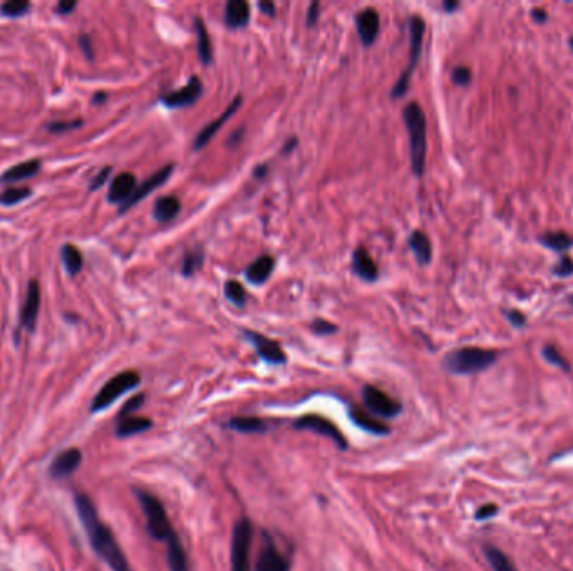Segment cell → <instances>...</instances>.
Segmentation results:
<instances>
[{"mask_svg": "<svg viewBox=\"0 0 573 571\" xmlns=\"http://www.w3.org/2000/svg\"><path fill=\"white\" fill-rule=\"evenodd\" d=\"M250 22V5L245 0H230L225 7V24L230 29H242Z\"/></svg>", "mask_w": 573, "mask_h": 571, "instance_id": "cell-20", "label": "cell"}, {"mask_svg": "<svg viewBox=\"0 0 573 571\" xmlns=\"http://www.w3.org/2000/svg\"><path fill=\"white\" fill-rule=\"evenodd\" d=\"M109 173H111V167H104V170L101 171L100 174H97L96 178H94V181L91 183V191H94V189H97V188H101L102 185H104V181L108 180V176H109Z\"/></svg>", "mask_w": 573, "mask_h": 571, "instance_id": "cell-45", "label": "cell"}, {"mask_svg": "<svg viewBox=\"0 0 573 571\" xmlns=\"http://www.w3.org/2000/svg\"><path fill=\"white\" fill-rule=\"evenodd\" d=\"M253 528L246 517L237 521L231 533V571H250Z\"/></svg>", "mask_w": 573, "mask_h": 571, "instance_id": "cell-7", "label": "cell"}, {"mask_svg": "<svg viewBox=\"0 0 573 571\" xmlns=\"http://www.w3.org/2000/svg\"><path fill=\"white\" fill-rule=\"evenodd\" d=\"M245 338H248L250 342L255 347L257 353L268 364H285L287 356L283 352L282 347L279 345V342L272 340V338L265 337V335L252 332V330H245Z\"/></svg>", "mask_w": 573, "mask_h": 571, "instance_id": "cell-10", "label": "cell"}, {"mask_svg": "<svg viewBox=\"0 0 573 571\" xmlns=\"http://www.w3.org/2000/svg\"><path fill=\"white\" fill-rule=\"evenodd\" d=\"M257 571H288V561L275 544L267 541L258 553Z\"/></svg>", "mask_w": 573, "mask_h": 571, "instance_id": "cell-17", "label": "cell"}, {"mask_svg": "<svg viewBox=\"0 0 573 571\" xmlns=\"http://www.w3.org/2000/svg\"><path fill=\"white\" fill-rule=\"evenodd\" d=\"M498 356L496 352L480 347H461L453 350L446 356L445 367L451 374L469 375L476 372L487 371L496 362Z\"/></svg>", "mask_w": 573, "mask_h": 571, "instance_id": "cell-3", "label": "cell"}, {"mask_svg": "<svg viewBox=\"0 0 573 571\" xmlns=\"http://www.w3.org/2000/svg\"><path fill=\"white\" fill-rule=\"evenodd\" d=\"M62 261L69 275H78L82 268V255L74 245L62 246Z\"/></svg>", "mask_w": 573, "mask_h": 571, "instance_id": "cell-31", "label": "cell"}, {"mask_svg": "<svg viewBox=\"0 0 573 571\" xmlns=\"http://www.w3.org/2000/svg\"><path fill=\"white\" fill-rule=\"evenodd\" d=\"M144 404V394H138V395H132L131 399L126 402V404L123 406V409H121L119 416L117 417H128V416H132V414L136 412V410L139 409Z\"/></svg>", "mask_w": 573, "mask_h": 571, "instance_id": "cell-38", "label": "cell"}, {"mask_svg": "<svg viewBox=\"0 0 573 571\" xmlns=\"http://www.w3.org/2000/svg\"><path fill=\"white\" fill-rule=\"evenodd\" d=\"M39 170H40L39 159H30V161L19 163V165L12 166L10 170H7L5 173L0 176V181L2 183L22 181V180H25V178H32L34 174H37V171Z\"/></svg>", "mask_w": 573, "mask_h": 571, "instance_id": "cell-24", "label": "cell"}, {"mask_svg": "<svg viewBox=\"0 0 573 571\" xmlns=\"http://www.w3.org/2000/svg\"><path fill=\"white\" fill-rule=\"evenodd\" d=\"M229 428L233 429V431L242 432V434H255V432H264L267 429V422L261 421L258 417H233L229 422Z\"/></svg>", "mask_w": 573, "mask_h": 571, "instance_id": "cell-30", "label": "cell"}, {"mask_svg": "<svg viewBox=\"0 0 573 571\" xmlns=\"http://www.w3.org/2000/svg\"><path fill=\"white\" fill-rule=\"evenodd\" d=\"M265 171H267V166H261V167H257L255 170V176L257 178H264L265 176Z\"/></svg>", "mask_w": 573, "mask_h": 571, "instance_id": "cell-51", "label": "cell"}, {"mask_svg": "<svg viewBox=\"0 0 573 571\" xmlns=\"http://www.w3.org/2000/svg\"><path fill=\"white\" fill-rule=\"evenodd\" d=\"M74 7H75V2H66V0H64V2H60L58 5V12L59 14H69L71 10H74Z\"/></svg>", "mask_w": 573, "mask_h": 571, "instance_id": "cell-48", "label": "cell"}, {"mask_svg": "<svg viewBox=\"0 0 573 571\" xmlns=\"http://www.w3.org/2000/svg\"><path fill=\"white\" fill-rule=\"evenodd\" d=\"M139 504H141L144 516H146V528L151 538L158 539V541H168L174 535L172 523H169L168 515H166L165 506L153 494L146 493V491H136Z\"/></svg>", "mask_w": 573, "mask_h": 571, "instance_id": "cell-4", "label": "cell"}, {"mask_svg": "<svg viewBox=\"0 0 573 571\" xmlns=\"http://www.w3.org/2000/svg\"><path fill=\"white\" fill-rule=\"evenodd\" d=\"M203 260L204 258L201 251H188L183 258V264H181V273L185 277L195 275L201 268V265H203Z\"/></svg>", "mask_w": 573, "mask_h": 571, "instance_id": "cell-34", "label": "cell"}, {"mask_svg": "<svg viewBox=\"0 0 573 571\" xmlns=\"http://www.w3.org/2000/svg\"><path fill=\"white\" fill-rule=\"evenodd\" d=\"M104 99H106L104 93H100V94H97V96H96V99H94V102H97V101H104Z\"/></svg>", "mask_w": 573, "mask_h": 571, "instance_id": "cell-53", "label": "cell"}, {"mask_svg": "<svg viewBox=\"0 0 573 571\" xmlns=\"http://www.w3.org/2000/svg\"><path fill=\"white\" fill-rule=\"evenodd\" d=\"M355 25H358V34L362 40V44L373 45L374 40L377 39L379 29H381V19L375 9H364L360 10L355 17Z\"/></svg>", "mask_w": 573, "mask_h": 571, "instance_id": "cell-16", "label": "cell"}, {"mask_svg": "<svg viewBox=\"0 0 573 571\" xmlns=\"http://www.w3.org/2000/svg\"><path fill=\"white\" fill-rule=\"evenodd\" d=\"M225 295L233 305L244 307L246 303V292L244 285L237 280H229L225 283Z\"/></svg>", "mask_w": 573, "mask_h": 571, "instance_id": "cell-33", "label": "cell"}, {"mask_svg": "<svg viewBox=\"0 0 573 571\" xmlns=\"http://www.w3.org/2000/svg\"><path fill=\"white\" fill-rule=\"evenodd\" d=\"M541 243L548 248L555 251H567L570 246H573V238L568 237L563 231H555V233H546L540 238Z\"/></svg>", "mask_w": 573, "mask_h": 571, "instance_id": "cell-32", "label": "cell"}, {"mask_svg": "<svg viewBox=\"0 0 573 571\" xmlns=\"http://www.w3.org/2000/svg\"><path fill=\"white\" fill-rule=\"evenodd\" d=\"M409 246L414 251L417 261L421 265H428L432 258V246L430 238L424 231H412L411 237H409Z\"/></svg>", "mask_w": 573, "mask_h": 571, "instance_id": "cell-26", "label": "cell"}, {"mask_svg": "<svg viewBox=\"0 0 573 571\" xmlns=\"http://www.w3.org/2000/svg\"><path fill=\"white\" fill-rule=\"evenodd\" d=\"M572 45H573V39H572Z\"/></svg>", "mask_w": 573, "mask_h": 571, "instance_id": "cell-54", "label": "cell"}, {"mask_svg": "<svg viewBox=\"0 0 573 571\" xmlns=\"http://www.w3.org/2000/svg\"><path fill=\"white\" fill-rule=\"evenodd\" d=\"M151 426H153V422H151L148 417H136V416L117 417L116 436L117 437L135 436V434L148 431Z\"/></svg>", "mask_w": 573, "mask_h": 571, "instance_id": "cell-22", "label": "cell"}, {"mask_svg": "<svg viewBox=\"0 0 573 571\" xmlns=\"http://www.w3.org/2000/svg\"><path fill=\"white\" fill-rule=\"evenodd\" d=\"M139 382H141V375L136 371H124L121 372V374L115 375L102 386L100 392H97L93 404H91V410H93V412L104 410L106 407H109L113 402H116L121 395L132 391L135 387H138Z\"/></svg>", "mask_w": 573, "mask_h": 571, "instance_id": "cell-6", "label": "cell"}, {"mask_svg": "<svg viewBox=\"0 0 573 571\" xmlns=\"http://www.w3.org/2000/svg\"><path fill=\"white\" fill-rule=\"evenodd\" d=\"M312 330L318 335H329V334H334L337 330V327L334 325V323H330L327 321H322V318H317V321L312 322Z\"/></svg>", "mask_w": 573, "mask_h": 571, "instance_id": "cell-40", "label": "cell"}, {"mask_svg": "<svg viewBox=\"0 0 573 571\" xmlns=\"http://www.w3.org/2000/svg\"><path fill=\"white\" fill-rule=\"evenodd\" d=\"M362 399L369 412L384 419H393L401 412V404L386 394L384 391L374 386H366L362 389Z\"/></svg>", "mask_w": 573, "mask_h": 571, "instance_id": "cell-8", "label": "cell"}, {"mask_svg": "<svg viewBox=\"0 0 573 571\" xmlns=\"http://www.w3.org/2000/svg\"><path fill=\"white\" fill-rule=\"evenodd\" d=\"M74 504L91 546L96 551L97 557L113 571H132L111 530L100 520L96 506L91 501V498L86 494H75Z\"/></svg>", "mask_w": 573, "mask_h": 571, "instance_id": "cell-1", "label": "cell"}, {"mask_svg": "<svg viewBox=\"0 0 573 571\" xmlns=\"http://www.w3.org/2000/svg\"><path fill=\"white\" fill-rule=\"evenodd\" d=\"M543 356L552 365H557V367L563 369V371H568V369H570V365H568L567 360H565V357L561 356L559 350L553 347V345H546V347H543Z\"/></svg>", "mask_w": 573, "mask_h": 571, "instance_id": "cell-37", "label": "cell"}, {"mask_svg": "<svg viewBox=\"0 0 573 571\" xmlns=\"http://www.w3.org/2000/svg\"><path fill=\"white\" fill-rule=\"evenodd\" d=\"M273 266H275V260H273L270 255H264V257L257 258L253 264L248 265L245 275L252 283H264V281L272 275Z\"/></svg>", "mask_w": 573, "mask_h": 571, "instance_id": "cell-23", "label": "cell"}, {"mask_svg": "<svg viewBox=\"0 0 573 571\" xmlns=\"http://www.w3.org/2000/svg\"><path fill=\"white\" fill-rule=\"evenodd\" d=\"M30 9V3L25 2V0H10V2H5L0 10H2L3 15L7 17H21Z\"/></svg>", "mask_w": 573, "mask_h": 571, "instance_id": "cell-36", "label": "cell"}, {"mask_svg": "<svg viewBox=\"0 0 573 571\" xmlns=\"http://www.w3.org/2000/svg\"><path fill=\"white\" fill-rule=\"evenodd\" d=\"M451 78H453V82L458 84V86H468L471 82V71L465 66H459L453 71Z\"/></svg>", "mask_w": 573, "mask_h": 571, "instance_id": "cell-39", "label": "cell"}, {"mask_svg": "<svg viewBox=\"0 0 573 571\" xmlns=\"http://www.w3.org/2000/svg\"><path fill=\"white\" fill-rule=\"evenodd\" d=\"M40 308V285L37 280H30L25 290L24 305L21 310V323L25 329L34 330L36 327L37 315H39Z\"/></svg>", "mask_w": 573, "mask_h": 571, "instance_id": "cell-13", "label": "cell"}, {"mask_svg": "<svg viewBox=\"0 0 573 571\" xmlns=\"http://www.w3.org/2000/svg\"><path fill=\"white\" fill-rule=\"evenodd\" d=\"M352 270H354L355 275L366 281H375L379 277L377 265H375L369 251L364 248L354 250V253H352Z\"/></svg>", "mask_w": 573, "mask_h": 571, "instance_id": "cell-19", "label": "cell"}, {"mask_svg": "<svg viewBox=\"0 0 573 571\" xmlns=\"http://www.w3.org/2000/svg\"><path fill=\"white\" fill-rule=\"evenodd\" d=\"M508 321L513 323L515 327H522L525 325V315L522 314V312H516V310H511L506 314Z\"/></svg>", "mask_w": 573, "mask_h": 571, "instance_id": "cell-46", "label": "cell"}, {"mask_svg": "<svg viewBox=\"0 0 573 571\" xmlns=\"http://www.w3.org/2000/svg\"><path fill=\"white\" fill-rule=\"evenodd\" d=\"M531 14H533L535 21H538V22H545L546 19H548V14H546L543 9H535Z\"/></svg>", "mask_w": 573, "mask_h": 571, "instance_id": "cell-50", "label": "cell"}, {"mask_svg": "<svg viewBox=\"0 0 573 571\" xmlns=\"http://www.w3.org/2000/svg\"><path fill=\"white\" fill-rule=\"evenodd\" d=\"M136 189V178L132 173H121L109 186L108 200L111 203H126Z\"/></svg>", "mask_w": 573, "mask_h": 571, "instance_id": "cell-18", "label": "cell"}, {"mask_svg": "<svg viewBox=\"0 0 573 571\" xmlns=\"http://www.w3.org/2000/svg\"><path fill=\"white\" fill-rule=\"evenodd\" d=\"M351 419L354 421L355 426H359L360 429H364V431H367L371 434H375V436H384V434L389 432V428H387L386 424L375 421L374 417H371L369 414L364 412V410H360V409H352Z\"/></svg>", "mask_w": 573, "mask_h": 571, "instance_id": "cell-27", "label": "cell"}, {"mask_svg": "<svg viewBox=\"0 0 573 571\" xmlns=\"http://www.w3.org/2000/svg\"><path fill=\"white\" fill-rule=\"evenodd\" d=\"M483 551L493 571H518L515 568L513 563H511V559L508 558L500 548L487 544V546L483 548Z\"/></svg>", "mask_w": 573, "mask_h": 571, "instance_id": "cell-29", "label": "cell"}, {"mask_svg": "<svg viewBox=\"0 0 573 571\" xmlns=\"http://www.w3.org/2000/svg\"><path fill=\"white\" fill-rule=\"evenodd\" d=\"M196 39H198V57L203 64H210L213 59V47H211L210 34H208L207 25L203 24L200 17L195 19Z\"/></svg>", "mask_w": 573, "mask_h": 571, "instance_id": "cell-28", "label": "cell"}, {"mask_svg": "<svg viewBox=\"0 0 573 571\" xmlns=\"http://www.w3.org/2000/svg\"><path fill=\"white\" fill-rule=\"evenodd\" d=\"M172 171H173V165L163 166L161 170L156 171V173L151 174V176L148 178L146 181L141 183V185H139V186H136L135 193H132L131 198H129L126 203H123V207H121V213H124V211H126V209H129L131 207H135V205L139 203V201H141L144 196H148L151 191H154V189H156L158 186H161L163 183L168 180L169 174H172Z\"/></svg>", "mask_w": 573, "mask_h": 571, "instance_id": "cell-14", "label": "cell"}, {"mask_svg": "<svg viewBox=\"0 0 573 571\" xmlns=\"http://www.w3.org/2000/svg\"><path fill=\"white\" fill-rule=\"evenodd\" d=\"M498 513V506L496 504H484L481 506L480 509L476 511V520H488V517H493Z\"/></svg>", "mask_w": 573, "mask_h": 571, "instance_id": "cell-43", "label": "cell"}, {"mask_svg": "<svg viewBox=\"0 0 573 571\" xmlns=\"http://www.w3.org/2000/svg\"><path fill=\"white\" fill-rule=\"evenodd\" d=\"M555 273L560 277H568L573 273V260L570 257H561L560 264L555 266Z\"/></svg>", "mask_w": 573, "mask_h": 571, "instance_id": "cell-41", "label": "cell"}, {"mask_svg": "<svg viewBox=\"0 0 573 571\" xmlns=\"http://www.w3.org/2000/svg\"><path fill=\"white\" fill-rule=\"evenodd\" d=\"M404 124L409 132V154H411V166L416 176H423L426 167V114L417 102H409L402 111Z\"/></svg>", "mask_w": 573, "mask_h": 571, "instance_id": "cell-2", "label": "cell"}, {"mask_svg": "<svg viewBox=\"0 0 573 571\" xmlns=\"http://www.w3.org/2000/svg\"><path fill=\"white\" fill-rule=\"evenodd\" d=\"M458 7V2H445V9L447 12H451V10H454Z\"/></svg>", "mask_w": 573, "mask_h": 571, "instance_id": "cell-52", "label": "cell"}, {"mask_svg": "<svg viewBox=\"0 0 573 571\" xmlns=\"http://www.w3.org/2000/svg\"><path fill=\"white\" fill-rule=\"evenodd\" d=\"M166 559H168V566L172 571H188V557L187 551H185L183 544H181L180 538L176 536V533L172 536V538L166 541Z\"/></svg>", "mask_w": 573, "mask_h": 571, "instance_id": "cell-21", "label": "cell"}, {"mask_svg": "<svg viewBox=\"0 0 573 571\" xmlns=\"http://www.w3.org/2000/svg\"><path fill=\"white\" fill-rule=\"evenodd\" d=\"M82 452L78 447H69L66 451L59 452L54 459H52L51 467H49V474L54 479L67 478L81 466Z\"/></svg>", "mask_w": 573, "mask_h": 571, "instance_id": "cell-12", "label": "cell"}, {"mask_svg": "<svg viewBox=\"0 0 573 571\" xmlns=\"http://www.w3.org/2000/svg\"><path fill=\"white\" fill-rule=\"evenodd\" d=\"M180 209L181 203L176 196H163L154 203L153 216L161 223L172 222V220L176 218Z\"/></svg>", "mask_w": 573, "mask_h": 571, "instance_id": "cell-25", "label": "cell"}, {"mask_svg": "<svg viewBox=\"0 0 573 571\" xmlns=\"http://www.w3.org/2000/svg\"><path fill=\"white\" fill-rule=\"evenodd\" d=\"M79 44H81L82 51H84V54L87 57H93V47H91V40L87 36H81L79 37Z\"/></svg>", "mask_w": 573, "mask_h": 571, "instance_id": "cell-47", "label": "cell"}, {"mask_svg": "<svg viewBox=\"0 0 573 571\" xmlns=\"http://www.w3.org/2000/svg\"><path fill=\"white\" fill-rule=\"evenodd\" d=\"M30 189L29 188H7L5 191L0 195V203L2 205H17L21 203L22 200H25V198L30 196Z\"/></svg>", "mask_w": 573, "mask_h": 571, "instance_id": "cell-35", "label": "cell"}, {"mask_svg": "<svg viewBox=\"0 0 573 571\" xmlns=\"http://www.w3.org/2000/svg\"><path fill=\"white\" fill-rule=\"evenodd\" d=\"M201 94H203V84L200 82L196 75H193L187 86L173 91V93H168L166 96L161 97V101L168 108H187V106L195 104L201 97Z\"/></svg>", "mask_w": 573, "mask_h": 571, "instance_id": "cell-11", "label": "cell"}, {"mask_svg": "<svg viewBox=\"0 0 573 571\" xmlns=\"http://www.w3.org/2000/svg\"><path fill=\"white\" fill-rule=\"evenodd\" d=\"M260 10L267 15H275V3L273 2H260Z\"/></svg>", "mask_w": 573, "mask_h": 571, "instance_id": "cell-49", "label": "cell"}, {"mask_svg": "<svg viewBox=\"0 0 573 571\" xmlns=\"http://www.w3.org/2000/svg\"><path fill=\"white\" fill-rule=\"evenodd\" d=\"M240 106H242V97L240 96L235 97L233 101L230 102L229 108H226L225 111H223L222 116L216 117L213 123L207 124L203 129H201V131L198 132V136H196V138H195V143H193V148H195V150H201V148L207 146V144L215 138V135H216V132H218V129H222L223 126H225L226 121H229L230 117L238 111V108H240Z\"/></svg>", "mask_w": 573, "mask_h": 571, "instance_id": "cell-15", "label": "cell"}, {"mask_svg": "<svg viewBox=\"0 0 573 571\" xmlns=\"http://www.w3.org/2000/svg\"><path fill=\"white\" fill-rule=\"evenodd\" d=\"M294 426L297 429H307V431H314L320 434V436L329 437V439H332L340 449L347 447V443H345V437L342 436V432H340L332 422L327 421V419L320 416H303L297 419Z\"/></svg>", "mask_w": 573, "mask_h": 571, "instance_id": "cell-9", "label": "cell"}, {"mask_svg": "<svg viewBox=\"0 0 573 571\" xmlns=\"http://www.w3.org/2000/svg\"><path fill=\"white\" fill-rule=\"evenodd\" d=\"M424 32H426V24H424L423 19L417 17V15H412V17L409 19V66L406 67V71L401 74L399 81L394 84L393 91H390V96L394 99L402 97L408 93L409 79H411L416 64L419 62L421 52H423Z\"/></svg>", "mask_w": 573, "mask_h": 571, "instance_id": "cell-5", "label": "cell"}, {"mask_svg": "<svg viewBox=\"0 0 573 571\" xmlns=\"http://www.w3.org/2000/svg\"><path fill=\"white\" fill-rule=\"evenodd\" d=\"M78 126H81V119L71 121V123H66V121H60V123H52L51 126H49V131H52V132H62V131H67V129L78 128Z\"/></svg>", "mask_w": 573, "mask_h": 571, "instance_id": "cell-42", "label": "cell"}, {"mask_svg": "<svg viewBox=\"0 0 573 571\" xmlns=\"http://www.w3.org/2000/svg\"><path fill=\"white\" fill-rule=\"evenodd\" d=\"M318 9H320V3L318 2H312L309 5V12H307V25H309V27H314V25L317 24Z\"/></svg>", "mask_w": 573, "mask_h": 571, "instance_id": "cell-44", "label": "cell"}]
</instances>
